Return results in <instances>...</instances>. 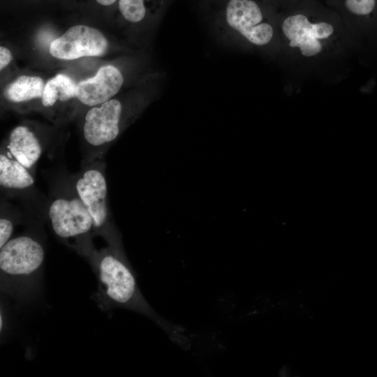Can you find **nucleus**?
Wrapping results in <instances>:
<instances>
[{
    "instance_id": "4",
    "label": "nucleus",
    "mask_w": 377,
    "mask_h": 377,
    "mask_svg": "<svg viewBox=\"0 0 377 377\" xmlns=\"http://www.w3.org/2000/svg\"><path fill=\"white\" fill-rule=\"evenodd\" d=\"M54 188L47 211L50 227L58 239L85 258L95 248L93 219L71 176L57 182Z\"/></svg>"
},
{
    "instance_id": "17",
    "label": "nucleus",
    "mask_w": 377,
    "mask_h": 377,
    "mask_svg": "<svg viewBox=\"0 0 377 377\" xmlns=\"http://www.w3.org/2000/svg\"><path fill=\"white\" fill-rule=\"evenodd\" d=\"M13 57L8 49L5 47H0V70H3L6 68L10 61Z\"/></svg>"
},
{
    "instance_id": "1",
    "label": "nucleus",
    "mask_w": 377,
    "mask_h": 377,
    "mask_svg": "<svg viewBox=\"0 0 377 377\" xmlns=\"http://www.w3.org/2000/svg\"><path fill=\"white\" fill-rule=\"evenodd\" d=\"M278 25L276 62L293 82L337 83L346 78L356 42L323 0H304L279 8Z\"/></svg>"
},
{
    "instance_id": "3",
    "label": "nucleus",
    "mask_w": 377,
    "mask_h": 377,
    "mask_svg": "<svg viewBox=\"0 0 377 377\" xmlns=\"http://www.w3.org/2000/svg\"><path fill=\"white\" fill-rule=\"evenodd\" d=\"M279 8L265 0H228L223 28L228 43L276 62L279 52Z\"/></svg>"
},
{
    "instance_id": "16",
    "label": "nucleus",
    "mask_w": 377,
    "mask_h": 377,
    "mask_svg": "<svg viewBox=\"0 0 377 377\" xmlns=\"http://www.w3.org/2000/svg\"><path fill=\"white\" fill-rule=\"evenodd\" d=\"M14 219L1 211L0 218V249L11 238L15 230Z\"/></svg>"
},
{
    "instance_id": "6",
    "label": "nucleus",
    "mask_w": 377,
    "mask_h": 377,
    "mask_svg": "<svg viewBox=\"0 0 377 377\" xmlns=\"http://www.w3.org/2000/svg\"><path fill=\"white\" fill-rule=\"evenodd\" d=\"M45 260L41 242L29 234L12 237L0 249L1 289L24 293L39 276Z\"/></svg>"
},
{
    "instance_id": "13",
    "label": "nucleus",
    "mask_w": 377,
    "mask_h": 377,
    "mask_svg": "<svg viewBox=\"0 0 377 377\" xmlns=\"http://www.w3.org/2000/svg\"><path fill=\"white\" fill-rule=\"evenodd\" d=\"M43 80L38 76L22 75L4 89L5 98L13 103H22L42 98L45 87Z\"/></svg>"
},
{
    "instance_id": "8",
    "label": "nucleus",
    "mask_w": 377,
    "mask_h": 377,
    "mask_svg": "<svg viewBox=\"0 0 377 377\" xmlns=\"http://www.w3.org/2000/svg\"><path fill=\"white\" fill-rule=\"evenodd\" d=\"M108 41L98 29L86 25H75L50 44V53L64 60L83 57H101L106 53Z\"/></svg>"
},
{
    "instance_id": "11",
    "label": "nucleus",
    "mask_w": 377,
    "mask_h": 377,
    "mask_svg": "<svg viewBox=\"0 0 377 377\" xmlns=\"http://www.w3.org/2000/svg\"><path fill=\"white\" fill-rule=\"evenodd\" d=\"M34 174L22 165L3 146L0 151V186L11 193L31 191L34 188Z\"/></svg>"
},
{
    "instance_id": "2",
    "label": "nucleus",
    "mask_w": 377,
    "mask_h": 377,
    "mask_svg": "<svg viewBox=\"0 0 377 377\" xmlns=\"http://www.w3.org/2000/svg\"><path fill=\"white\" fill-rule=\"evenodd\" d=\"M86 258L95 272L96 301L104 310L125 309L144 315L162 327L177 343L187 346L183 330L158 316L141 293L125 253L108 246L94 248Z\"/></svg>"
},
{
    "instance_id": "15",
    "label": "nucleus",
    "mask_w": 377,
    "mask_h": 377,
    "mask_svg": "<svg viewBox=\"0 0 377 377\" xmlns=\"http://www.w3.org/2000/svg\"><path fill=\"white\" fill-rule=\"evenodd\" d=\"M119 8L124 19L131 23L140 22L146 15L144 0H119Z\"/></svg>"
},
{
    "instance_id": "12",
    "label": "nucleus",
    "mask_w": 377,
    "mask_h": 377,
    "mask_svg": "<svg viewBox=\"0 0 377 377\" xmlns=\"http://www.w3.org/2000/svg\"><path fill=\"white\" fill-rule=\"evenodd\" d=\"M341 17L356 42L364 26V21L374 13L377 0H323Z\"/></svg>"
},
{
    "instance_id": "19",
    "label": "nucleus",
    "mask_w": 377,
    "mask_h": 377,
    "mask_svg": "<svg viewBox=\"0 0 377 377\" xmlns=\"http://www.w3.org/2000/svg\"><path fill=\"white\" fill-rule=\"evenodd\" d=\"M98 3L103 6H110L114 3L116 0H96Z\"/></svg>"
},
{
    "instance_id": "9",
    "label": "nucleus",
    "mask_w": 377,
    "mask_h": 377,
    "mask_svg": "<svg viewBox=\"0 0 377 377\" xmlns=\"http://www.w3.org/2000/svg\"><path fill=\"white\" fill-rule=\"evenodd\" d=\"M124 81L117 68L112 65L103 66L95 76L77 84L76 98L89 107L102 104L119 91Z\"/></svg>"
},
{
    "instance_id": "10",
    "label": "nucleus",
    "mask_w": 377,
    "mask_h": 377,
    "mask_svg": "<svg viewBox=\"0 0 377 377\" xmlns=\"http://www.w3.org/2000/svg\"><path fill=\"white\" fill-rule=\"evenodd\" d=\"M22 165L34 174L35 167L45 147L38 135L26 126H17L2 145Z\"/></svg>"
},
{
    "instance_id": "18",
    "label": "nucleus",
    "mask_w": 377,
    "mask_h": 377,
    "mask_svg": "<svg viewBox=\"0 0 377 377\" xmlns=\"http://www.w3.org/2000/svg\"><path fill=\"white\" fill-rule=\"evenodd\" d=\"M278 8H285L286 6L295 4L304 0H265Z\"/></svg>"
},
{
    "instance_id": "14",
    "label": "nucleus",
    "mask_w": 377,
    "mask_h": 377,
    "mask_svg": "<svg viewBox=\"0 0 377 377\" xmlns=\"http://www.w3.org/2000/svg\"><path fill=\"white\" fill-rule=\"evenodd\" d=\"M76 92L77 84L68 75L58 74L45 84L41 98L42 105L50 108L57 101L64 103L76 98Z\"/></svg>"
},
{
    "instance_id": "5",
    "label": "nucleus",
    "mask_w": 377,
    "mask_h": 377,
    "mask_svg": "<svg viewBox=\"0 0 377 377\" xmlns=\"http://www.w3.org/2000/svg\"><path fill=\"white\" fill-rule=\"evenodd\" d=\"M105 168L103 158L83 162L81 170L71 179L93 219L96 235L103 237L108 246L124 252L120 233L109 209Z\"/></svg>"
},
{
    "instance_id": "7",
    "label": "nucleus",
    "mask_w": 377,
    "mask_h": 377,
    "mask_svg": "<svg viewBox=\"0 0 377 377\" xmlns=\"http://www.w3.org/2000/svg\"><path fill=\"white\" fill-rule=\"evenodd\" d=\"M126 114L123 103L116 98L91 107L87 111L82 127L86 145L83 162L103 158L110 145L120 135Z\"/></svg>"
}]
</instances>
